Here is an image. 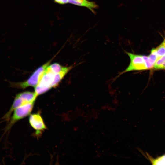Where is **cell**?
<instances>
[{"mask_svg":"<svg viewBox=\"0 0 165 165\" xmlns=\"http://www.w3.org/2000/svg\"><path fill=\"white\" fill-rule=\"evenodd\" d=\"M37 96L35 92L29 91L24 92L17 94L9 109L4 115L2 119L8 122L15 108L28 103L35 102Z\"/></svg>","mask_w":165,"mask_h":165,"instance_id":"obj_1","label":"cell"},{"mask_svg":"<svg viewBox=\"0 0 165 165\" xmlns=\"http://www.w3.org/2000/svg\"><path fill=\"white\" fill-rule=\"evenodd\" d=\"M50 60L37 69L25 81L18 82H9L10 86L19 89H24L28 87H35L39 83L44 72L51 62Z\"/></svg>","mask_w":165,"mask_h":165,"instance_id":"obj_2","label":"cell"},{"mask_svg":"<svg viewBox=\"0 0 165 165\" xmlns=\"http://www.w3.org/2000/svg\"><path fill=\"white\" fill-rule=\"evenodd\" d=\"M35 103H28L15 108L8 122L5 132H6L9 130L16 122L30 115L33 110Z\"/></svg>","mask_w":165,"mask_h":165,"instance_id":"obj_3","label":"cell"},{"mask_svg":"<svg viewBox=\"0 0 165 165\" xmlns=\"http://www.w3.org/2000/svg\"><path fill=\"white\" fill-rule=\"evenodd\" d=\"M56 73L51 70L49 66L47 67L39 83L35 87V92L37 96L53 88L52 85Z\"/></svg>","mask_w":165,"mask_h":165,"instance_id":"obj_4","label":"cell"},{"mask_svg":"<svg viewBox=\"0 0 165 165\" xmlns=\"http://www.w3.org/2000/svg\"><path fill=\"white\" fill-rule=\"evenodd\" d=\"M125 53L129 56L130 62L127 68L120 73L119 75L130 71L148 69L142 55L131 53L126 51H125Z\"/></svg>","mask_w":165,"mask_h":165,"instance_id":"obj_5","label":"cell"},{"mask_svg":"<svg viewBox=\"0 0 165 165\" xmlns=\"http://www.w3.org/2000/svg\"><path fill=\"white\" fill-rule=\"evenodd\" d=\"M29 122L30 125L35 131V134L37 137L40 136L43 131L47 128L43 118L39 113L30 114Z\"/></svg>","mask_w":165,"mask_h":165,"instance_id":"obj_6","label":"cell"},{"mask_svg":"<svg viewBox=\"0 0 165 165\" xmlns=\"http://www.w3.org/2000/svg\"><path fill=\"white\" fill-rule=\"evenodd\" d=\"M68 2L77 6L86 7L94 13V9L97 7L94 2L87 0H68Z\"/></svg>","mask_w":165,"mask_h":165,"instance_id":"obj_7","label":"cell"},{"mask_svg":"<svg viewBox=\"0 0 165 165\" xmlns=\"http://www.w3.org/2000/svg\"><path fill=\"white\" fill-rule=\"evenodd\" d=\"M73 66L69 67H63L62 70L55 75L52 87L57 86L65 76L73 68Z\"/></svg>","mask_w":165,"mask_h":165,"instance_id":"obj_8","label":"cell"},{"mask_svg":"<svg viewBox=\"0 0 165 165\" xmlns=\"http://www.w3.org/2000/svg\"><path fill=\"white\" fill-rule=\"evenodd\" d=\"M148 69L153 67L157 58L156 49H152L150 54L148 56L142 55Z\"/></svg>","mask_w":165,"mask_h":165,"instance_id":"obj_9","label":"cell"},{"mask_svg":"<svg viewBox=\"0 0 165 165\" xmlns=\"http://www.w3.org/2000/svg\"><path fill=\"white\" fill-rule=\"evenodd\" d=\"M145 157L153 165H165V154L154 158L146 152Z\"/></svg>","mask_w":165,"mask_h":165,"instance_id":"obj_10","label":"cell"},{"mask_svg":"<svg viewBox=\"0 0 165 165\" xmlns=\"http://www.w3.org/2000/svg\"><path fill=\"white\" fill-rule=\"evenodd\" d=\"M153 67L156 69H165V55L157 58Z\"/></svg>","mask_w":165,"mask_h":165,"instance_id":"obj_11","label":"cell"},{"mask_svg":"<svg viewBox=\"0 0 165 165\" xmlns=\"http://www.w3.org/2000/svg\"><path fill=\"white\" fill-rule=\"evenodd\" d=\"M157 58L165 55V46L163 42L156 48Z\"/></svg>","mask_w":165,"mask_h":165,"instance_id":"obj_12","label":"cell"},{"mask_svg":"<svg viewBox=\"0 0 165 165\" xmlns=\"http://www.w3.org/2000/svg\"><path fill=\"white\" fill-rule=\"evenodd\" d=\"M55 2L61 4H64L68 2V0H54Z\"/></svg>","mask_w":165,"mask_h":165,"instance_id":"obj_13","label":"cell"},{"mask_svg":"<svg viewBox=\"0 0 165 165\" xmlns=\"http://www.w3.org/2000/svg\"><path fill=\"white\" fill-rule=\"evenodd\" d=\"M164 44V46H165V37H164V39L163 41Z\"/></svg>","mask_w":165,"mask_h":165,"instance_id":"obj_14","label":"cell"}]
</instances>
